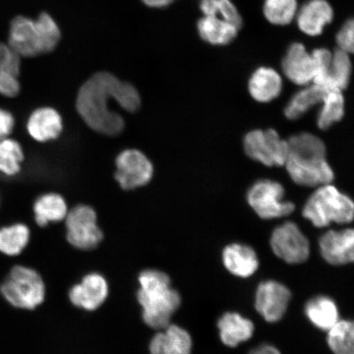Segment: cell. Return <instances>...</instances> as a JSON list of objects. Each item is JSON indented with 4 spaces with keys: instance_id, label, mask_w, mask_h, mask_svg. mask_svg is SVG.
<instances>
[{
    "instance_id": "cell-18",
    "label": "cell",
    "mask_w": 354,
    "mask_h": 354,
    "mask_svg": "<svg viewBox=\"0 0 354 354\" xmlns=\"http://www.w3.org/2000/svg\"><path fill=\"white\" fill-rule=\"evenodd\" d=\"M248 88L254 100L259 103H269L281 95L283 79L277 70L270 66H259L251 74Z\"/></svg>"
},
{
    "instance_id": "cell-9",
    "label": "cell",
    "mask_w": 354,
    "mask_h": 354,
    "mask_svg": "<svg viewBox=\"0 0 354 354\" xmlns=\"http://www.w3.org/2000/svg\"><path fill=\"white\" fill-rule=\"evenodd\" d=\"M243 147L248 157L269 167L285 166L290 153L288 140L274 129L248 132Z\"/></svg>"
},
{
    "instance_id": "cell-3",
    "label": "cell",
    "mask_w": 354,
    "mask_h": 354,
    "mask_svg": "<svg viewBox=\"0 0 354 354\" xmlns=\"http://www.w3.org/2000/svg\"><path fill=\"white\" fill-rule=\"evenodd\" d=\"M137 298L143 309L145 324L158 330L166 329L180 307L178 292L171 287L169 277L158 270H145L140 274Z\"/></svg>"
},
{
    "instance_id": "cell-5",
    "label": "cell",
    "mask_w": 354,
    "mask_h": 354,
    "mask_svg": "<svg viewBox=\"0 0 354 354\" xmlns=\"http://www.w3.org/2000/svg\"><path fill=\"white\" fill-rule=\"evenodd\" d=\"M303 216L317 228L351 223L354 220V201L333 185H322L305 203Z\"/></svg>"
},
{
    "instance_id": "cell-7",
    "label": "cell",
    "mask_w": 354,
    "mask_h": 354,
    "mask_svg": "<svg viewBox=\"0 0 354 354\" xmlns=\"http://www.w3.org/2000/svg\"><path fill=\"white\" fill-rule=\"evenodd\" d=\"M311 52L315 64L313 84L326 90H345L353 73L351 55L337 47L333 50L319 47Z\"/></svg>"
},
{
    "instance_id": "cell-32",
    "label": "cell",
    "mask_w": 354,
    "mask_h": 354,
    "mask_svg": "<svg viewBox=\"0 0 354 354\" xmlns=\"http://www.w3.org/2000/svg\"><path fill=\"white\" fill-rule=\"evenodd\" d=\"M24 160V150L17 141L12 139L0 140V171L7 176L19 174Z\"/></svg>"
},
{
    "instance_id": "cell-24",
    "label": "cell",
    "mask_w": 354,
    "mask_h": 354,
    "mask_svg": "<svg viewBox=\"0 0 354 354\" xmlns=\"http://www.w3.org/2000/svg\"><path fill=\"white\" fill-rule=\"evenodd\" d=\"M305 314L313 326L328 331L339 321V313L335 301L320 295L310 299L305 306Z\"/></svg>"
},
{
    "instance_id": "cell-23",
    "label": "cell",
    "mask_w": 354,
    "mask_h": 354,
    "mask_svg": "<svg viewBox=\"0 0 354 354\" xmlns=\"http://www.w3.org/2000/svg\"><path fill=\"white\" fill-rule=\"evenodd\" d=\"M221 342L228 347H236L246 342L254 333L253 322L237 313L223 314L218 322Z\"/></svg>"
},
{
    "instance_id": "cell-10",
    "label": "cell",
    "mask_w": 354,
    "mask_h": 354,
    "mask_svg": "<svg viewBox=\"0 0 354 354\" xmlns=\"http://www.w3.org/2000/svg\"><path fill=\"white\" fill-rule=\"evenodd\" d=\"M66 239L82 250H94L103 241L104 234L97 225V215L91 207L78 205L66 216Z\"/></svg>"
},
{
    "instance_id": "cell-22",
    "label": "cell",
    "mask_w": 354,
    "mask_h": 354,
    "mask_svg": "<svg viewBox=\"0 0 354 354\" xmlns=\"http://www.w3.org/2000/svg\"><path fill=\"white\" fill-rule=\"evenodd\" d=\"M197 30L203 41L214 46H225L238 37L241 29L216 16H203L197 21Z\"/></svg>"
},
{
    "instance_id": "cell-17",
    "label": "cell",
    "mask_w": 354,
    "mask_h": 354,
    "mask_svg": "<svg viewBox=\"0 0 354 354\" xmlns=\"http://www.w3.org/2000/svg\"><path fill=\"white\" fill-rule=\"evenodd\" d=\"M108 294L109 286L104 277L98 273H91L70 290L69 299L74 306L94 311L104 303Z\"/></svg>"
},
{
    "instance_id": "cell-19",
    "label": "cell",
    "mask_w": 354,
    "mask_h": 354,
    "mask_svg": "<svg viewBox=\"0 0 354 354\" xmlns=\"http://www.w3.org/2000/svg\"><path fill=\"white\" fill-rule=\"evenodd\" d=\"M192 349V339L189 332L171 324L159 330L149 344L151 354H190Z\"/></svg>"
},
{
    "instance_id": "cell-2",
    "label": "cell",
    "mask_w": 354,
    "mask_h": 354,
    "mask_svg": "<svg viewBox=\"0 0 354 354\" xmlns=\"http://www.w3.org/2000/svg\"><path fill=\"white\" fill-rule=\"evenodd\" d=\"M287 140L290 153L285 167L295 184L317 188L332 183L334 171L326 160V145L319 137L304 132Z\"/></svg>"
},
{
    "instance_id": "cell-21",
    "label": "cell",
    "mask_w": 354,
    "mask_h": 354,
    "mask_svg": "<svg viewBox=\"0 0 354 354\" xmlns=\"http://www.w3.org/2000/svg\"><path fill=\"white\" fill-rule=\"evenodd\" d=\"M28 131L38 142H47L60 136L63 131V121L55 109L48 107L38 109L30 114Z\"/></svg>"
},
{
    "instance_id": "cell-14",
    "label": "cell",
    "mask_w": 354,
    "mask_h": 354,
    "mask_svg": "<svg viewBox=\"0 0 354 354\" xmlns=\"http://www.w3.org/2000/svg\"><path fill=\"white\" fill-rule=\"evenodd\" d=\"M334 7L329 0H306L299 8L295 24L308 37H318L335 19Z\"/></svg>"
},
{
    "instance_id": "cell-13",
    "label": "cell",
    "mask_w": 354,
    "mask_h": 354,
    "mask_svg": "<svg viewBox=\"0 0 354 354\" xmlns=\"http://www.w3.org/2000/svg\"><path fill=\"white\" fill-rule=\"evenodd\" d=\"M291 292L276 281L261 282L257 288L255 308L266 322H277L284 317L291 299Z\"/></svg>"
},
{
    "instance_id": "cell-12",
    "label": "cell",
    "mask_w": 354,
    "mask_h": 354,
    "mask_svg": "<svg viewBox=\"0 0 354 354\" xmlns=\"http://www.w3.org/2000/svg\"><path fill=\"white\" fill-rule=\"evenodd\" d=\"M116 167L115 179L123 189L144 187L152 179L153 165L140 150H124L116 158Z\"/></svg>"
},
{
    "instance_id": "cell-27",
    "label": "cell",
    "mask_w": 354,
    "mask_h": 354,
    "mask_svg": "<svg viewBox=\"0 0 354 354\" xmlns=\"http://www.w3.org/2000/svg\"><path fill=\"white\" fill-rule=\"evenodd\" d=\"M343 91L326 90L317 116V125L319 129L328 130L335 123L342 121L344 115V97Z\"/></svg>"
},
{
    "instance_id": "cell-33",
    "label": "cell",
    "mask_w": 354,
    "mask_h": 354,
    "mask_svg": "<svg viewBox=\"0 0 354 354\" xmlns=\"http://www.w3.org/2000/svg\"><path fill=\"white\" fill-rule=\"evenodd\" d=\"M21 57L8 44L0 42V77L11 75L19 77Z\"/></svg>"
},
{
    "instance_id": "cell-35",
    "label": "cell",
    "mask_w": 354,
    "mask_h": 354,
    "mask_svg": "<svg viewBox=\"0 0 354 354\" xmlns=\"http://www.w3.org/2000/svg\"><path fill=\"white\" fill-rule=\"evenodd\" d=\"M20 91L19 77L11 75L0 77V95L7 98H15L19 95Z\"/></svg>"
},
{
    "instance_id": "cell-37",
    "label": "cell",
    "mask_w": 354,
    "mask_h": 354,
    "mask_svg": "<svg viewBox=\"0 0 354 354\" xmlns=\"http://www.w3.org/2000/svg\"><path fill=\"white\" fill-rule=\"evenodd\" d=\"M249 354H281L276 347L270 344H263L257 347Z\"/></svg>"
},
{
    "instance_id": "cell-4",
    "label": "cell",
    "mask_w": 354,
    "mask_h": 354,
    "mask_svg": "<svg viewBox=\"0 0 354 354\" xmlns=\"http://www.w3.org/2000/svg\"><path fill=\"white\" fill-rule=\"evenodd\" d=\"M61 39V30L46 12L37 19L17 16L11 21L8 44L21 57H35L55 50Z\"/></svg>"
},
{
    "instance_id": "cell-29",
    "label": "cell",
    "mask_w": 354,
    "mask_h": 354,
    "mask_svg": "<svg viewBox=\"0 0 354 354\" xmlns=\"http://www.w3.org/2000/svg\"><path fill=\"white\" fill-rule=\"evenodd\" d=\"M30 230L28 225L17 223L0 229V252L8 256L19 255L28 245Z\"/></svg>"
},
{
    "instance_id": "cell-26",
    "label": "cell",
    "mask_w": 354,
    "mask_h": 354,
    "mask_svg": "<svg viewBox=\"0 0 354 354\" xmlns=\"http://www.w3.org/2000/svg\"><path fill=\"white\" fill-rule=\"evenodd\" d=\"M68 212L64 198L57 194H44L35 202V220L39 227H46L50 223L63 221Z\"/></svg>"
},
{
    "instance_id": "cell-20",
    "label": "cell",
    "mask_w": 354,
    "mask_h": 354,
    "mask_svg": "<svg viewBox=\"0 0 354 354\" xmlns=\"http://www.w3.org/2000/svg\"><path fill=\"white\" fill-rule=\"evenodd\" d=\"M225 268L232 275L247 278L253 276L259 268V260L253 248L241 243H232L223 253Z\"/></svg>"
},
{
    "instance_id": "cell-25",
    "label": "cell",
    "mask_w": 354,
    "mask_h": 354,
    "mask_svg": "<svg viewBox=\"0 0 354 354\" xmlns=\"http://www.w3.org/2000/svg\"><path fill=\"white\" fill-rule=\"evenodd\" d=\"M326 88L315 84L304 86L292 97L284 109V114L289 120L295 121L304 116L309 110L321 104Z\"/></svg>"
},
{
    "instance_id": "cell-1",
    "label": "cell",
    "mask_w": 354,
    "mask_h": 354,
    "mask_svg": "<svg viewBox=\"0 0 354 354\" xmlns=\"http://www.w3.org/2000/svg\"><path fill=\"white\" fill-rule=\"evenodd\" d=\"M116 102L127 112L135 113L140 107L139 92L130 83L107 72L97 73L80 88L77 110L88 127L106 136H118L125 127L120 114L110 109V102Z\"/></svg>"
},
{
    "instance_id": "cell-11",
    "label": "cell",
    "mask_w": 354,
    "mask_h": 354,
    "mask_svg": "<svg viewBox=\"0 0 354 354\" xmlns=\"http://www.w3.org/2000/svg\"><path fill=\"white\" fill-rule=\"evenodd\" d=\"M270 245L273 253L287 263H303L309 258L308 238L293 221H286L274 230Z\"/></svg>"
},
{
    "instance_id": "cell-38",
    "label": "cell",
    "mask_w": 354,
    "mask_h": 354,
    "mask_svg": "<svg viewBox=\"0 0 354 354\" xmlns=\"http://www.w3.org/2000/svg\"><path fill=\"white\" fill-rule=\"evenodd\" d=\"M146 6L153 8H163L171 6L176 0H141Z\"/></svg>"
},
{
    "instance_id": "cell-31",
    "label": "cell",
    "mask_w": 354,
    "mask_h": 354,
    "mask_svg": "<svg viewBox=\"0 0 354 354\" xmlns=\"http://www.w3.org/2000/svg\"><path fill=\"white\" fill-rule=\"evenodd\" d=\"M199 10L203 16L219 17L241 30L243 26L241 12L232 0H201Z\"/></svg>"
},
{
    "instance_id": "cell-30",
    "label": "cell",
    "mask_w": 354,
    "mask_h": 354,
    "mask_svg": "<svg viewBox=\"0 0 354 354\" xmlns=\"http://www.w3.org/2000/svg\"><path fill=\"white\" fill-rule=\"evenodd\" d=\"M327 344L334 354H354V320H339L328 330Z\"/></svg>"
},
{
    "instance_id": "cell-28",
    "label": "cell",
    "mask_w": 354,
    "mask_h": 354,
    "mask_svg": "<svg viewBox=\"0 0 354 354\" xmlns=\"http://www.w3.org/2000/svg\"><path fill=\"white\" fill-rule=\"evenodd\" d=\"M299 8V0H263L262 12L269 24L287 26L295 22Z\"/></svg>"
},
{
    "instance_id": "cell-34",
    "label": "cell",
    "mask_w": 354,
    "mask_h": 354,
    "mask_svg": "<svg viewBox=\"0 0 354 354\" xmlns=\"http://www.w3.org/2000/svg\"><path fill=\"white\" fill-rule=\"evenodd\" d=\"M335 41L336 47L354 55V17L343 22L335 34Z\"/></svg>"
},
{
    "instance_id": "cell-15",
    "label": "cell",
    "mask_w": 354,
    "mask_h": 354,
    "mask_svg": "<svg viewBox=\"0 0 354 354\" xmlns=\"http://www.w3.org/2000/svg\"><path fill=\"white\" fill-rule=\"evenodd\" d=\"M284 76L295 85H311L315 76V64L312 52L302 42H293L287 48L281 60Z\"/></svg>"
},
{
    "instance_id": "cell-36",
    "label": "cell",
    "mask_w": 354,
    "mask_h": 354,
    "mask_svg": "<svg viewBox=\"0 0 354 354\" xmlns=\"http://www.w3.org/2000/svg\"><path fill=\"white\" fill-rule=\"evenodd\" d=\"M15 120L11 113L0 109V140L6 139L15 128Z\"/></svg>"
},
{
    "instance_id": "cell-8",
    "label": "cell",
    "mask_w": 354,
    "mask_h": 354,
    "mask_svg": "<svg viewBox=\"0 0 354 354\" xmlns=\"http://www.w3.org/2000/svg\"><path fill=\"white\" fill-rule=\"evenodd\" d=\"M285 189L277 181H256L247 192V201L260 218L272 220L289 216L295 209L294 203L286 201Z\"/></svg>"
},
{
    "instance_id": "cell-6",
    "label": "cell",
    "mask_w": 354,
    "mask_h": 354,
    "mask_svg": "<svg viewBox=\"0 0 354 354\" xmlns=\"http://www.w3.org/2000/svg\"><path fill=\"white\" fill-rule=\"evenodd\" d=\"M0 292L12 306L33 310L44 302L46 286L37 271L17 265L0 286Z\"/></svg>"
},
{
    "instance_id": "cell-16",
    "label": "cell",
    "mask_w": 354,
    "mask_h": 354,
    "mask_svg": "<svg viewBox=\"0 0 354 354\" xmlns=\"http://www.w3.org/2000/svg\"><path fill=\"white\" fill-rule=\"evenodd\" d=\"M319 248L322 258L330 264L354 263V229L326 232L320 238Z\"/></svg>"
}]
</instances>
